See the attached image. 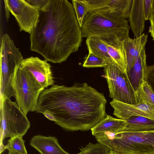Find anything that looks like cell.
Segmentation results:
<instances>
[{
	"label": "cell",
	"mask_w": 154,
	"mask_h": 154,
	"mask_svg": "<svg viewBox=\"0 0 154 154\" xmlns=\"http://www.w3.org/2000/svg\"><path fill=\"white\" fill-rule=\"evenodd\" d=\"M1 153L5 149L3 142L6 138L23 137L30 126L26 115L16 102L7 99L0 103Z\"/></svg>",
	"instance_id": "5b68a950"
},
{
	"label": "cell",
	"mask_w": 154,
	"mask_h": 154,
	"mask_svg": "<svg viewBox=\"0 0 154 154\" xmlns=\"http://www.w3.org/2000/svg\"><path fill=\"white\" fill-rule=\"evenodd\" d=\"M133 0H109L106 9L111 13L120 14L128 18Z\"/></svg>",
	"instance_id": "ac0fdd59"
},
{
	"label": "cell",
	"mask_w": 154,
	"mask_h": 154,
	"mask_svg": "<svg viewBox=\"0 0 154 154\" xmlns=\"http://www.w3.org/2000/svg\"><path fill=\"white\" fill-rule=\"evenodd\" d=\"M19 154V153H17V154Z\"/></svg>",
	"instance_id": "1f68e13d"
},
{
	"label": "cell",
	"mask_w": 154,
	"mask_h": 154,
	"mask_svg": "<svg viewBox=\"0 0 154 154\" xmlns=\"http://www.w3.org/2000/svg\"><path fill=\"white\" fill-rule=\"evenodd\" d=\"M144 0H133L128 19L130 27L134 38L140 37L143 33L145 20L143 8Z\"/></svg>",
	"instance_id": "4fadbf2b"
},
{
	"label": "cell",
	"mask_w": 154,
	"mask_h": 154,
	"mask_svg": "<svg viewBox=\"0 0 154 154\" xmlns=\"http://www.w3.org/2000/svg\"><path fill=\"white\" fill-rule=\"evenodd\" d=\"M137 103L130 104L113 100L110 103L114 109L113 115L126 120L134 116L145 117L154 120V106L138 96Z\"/></svg>",
	"instance_id": "9c48e42d"
},
{
	"label": "cell",
	"mask_w": 154,
	"mask_h": 154,
	"mask_svg": "<svg viewBox=\"0 0 154 154\" xmlns=\"http://www.w3.org/2000/svg\"><path fill=\"white\" fill-rule=\"evenodd\" d=\"M105 43L107 47L109 54L114 63L121 69L127 71L126 61L121 48Z\"/></svg>",
	"instance_id": "d6986e66"
},
{
	"label": "cell",
	"mask_w": 154,
	"mask_h": 154,
	"mask_svg": "<svg viewBox=\"0 0 154 154\" xmlns=\"http://www.w3.org/2000/svg\"><path fill=\"white\" fill-rule=\"evenodd\" d=\"M145 48L137 57L133 65L127 72L128 77L134 90L136 92L145 81L147 65Z\"/></svg>",
	"instance_id": "5bb4252c"
},
{
	"label": "cell",
	"mask_w": 154,
	"mask_h": 154,
	"mask_svg": "<svg viewBox=\"0 0 154 154\" xmlns=\"http://www.w3.org/2000/svg\"><path fill=\"white\" fill-rule=\"evenodd\" d=\"M23 137L18 136L10 138L5 149L15 151L21 154H27Z\"/></svg>",
	"instance_id": "ffe728a7"
},
{
	"label": "cell",
	"mask_w": 154,
	"mask_h": 154,
	"mask_svg": "<svg viewBox=\"0 0 154 154\" xmlns=\"http://www.w3.org/2000/svg\"><path fill=\"white\" fill-rule=\"evenodd\" d=\"M86 44L89 52L101 57L109 64L115 63L109 54L105 42L102 40L97 37H88L86 38Z\"/></svg>",
	"instance_id": "2e32d148"
},
{
	"label": "cell",
	"mask_w": 154,
	"mask_h": 154,
	"mask_svg": "<svg viewBox=\"0 0 154 154\" xmlns=\"http://www.w3.org/2000/svg\"><path fill=\"white\" fill-rule=\"evenodd\" d=\"M45 88L25 69L19 68L14 91L16 102L24 114L35 111L39 96Z\"/></svg>",
	"instance_id": "8992f818"
},
{
	"label": "cell",
	"mask_w": 154,
	"mask_h": 154,
	"mask_svg": "<svg viewBox=\"0 0 154 154\" xmlns=\"http://www.w3.org/2000/svg\"><path fill=\"white\" fill-rule=\"evenodd\" d=\"M136 94L137 96L154 106V93L146 82L144 81L141 87L136 92Z\"/></svg>",
	"instance_id": "603a6c76"
},
{
	"label": "cell",
	"mask_w": 154,
	"mask_h": 154,
	"mask_svg": "<svg viewBox=\"0 0 154 154\" xmlns=\"http://www.w3.org/2000/svg\"><path fill=\"white\" fill-rule=\"evenodd\" d=\"M145 81L147 82L154 93V64L147 66L145 72Z\"/></svg>",
	"instance_id": "484cf974"
},
{
	"label": "cell",
	"mask_w": 154,
	"mask_h": 154,
	"mask_svg": "<svg viewBox=\"0 0 154 154\" xmlns=\"http://www.w3.org/2000/svg\"><path fill=\"white\" fill-rule=\"evenodd\" d=\"M30 35L31 50L54 63L65 61L82 40L72 4L67 0H49Z\"/></svg>",
	"instance_id": "7a4b0ae2"
},
{
	"label": "cell",
	"mask_w": 154,
	"mask_h": 154,
	"mask_svg": "<svg viewBox=\"0 0 154 154\" xmlns=\"http://www.w3.org/2000/svg\"><path fill=\"white\" fill-rule=\"evenodd\" d=\"M149 20L150 23L149 32L150 33L154 41V13Z\"/></svg>",
	"instance_id": "f1b7e54d"
},
{
	"label": "cell",
	"mask_w": 154,
	"mask_h": 154,
	"mask_svg": "<svg viewBox=\"0 0 154 154\" xmlns=\"http://www.w3.org/2000/svg\"><path fill=\"white\" fill-rule=\"evenodd\" d=\"M43 114L49 120L54 121V122H56V119L49 112H44Z\"/></svg>",
	"instance_id": "f546056e"
},
{
	"label": "cell",
	"mask_w": 154,
	"mask_h": 154,
	"mask_svg": "<svg viewBox=\"0 0 154 154\" xmlns=\"http://www.w3.org/2000/svg\"><path fill=\"white\" fill-rule=\"evenodd\" d=\"M147 37V35L143 33L140 37L134 39L129 37L121 42V48L125 60L127 72L133 65L137 57L145 49Z\"/></svg>",
	"instance_id": "8fae6325"
},
{
	"label": "cell",
	"mask_w": 154,
	"mask_h": 154,
	"mask_svg": "<svg viewBox=\"0 0 154 154\" xmlns=\"http://www.w3.org/2000/svg\"><path fill=\"white\" fill-rule=\"evenodd\" d=\"M87 12L106 8L109 0H82Z\"/></svg>",
	"instance_id": "d4e9b609"
},
{
	"label": "cell",
	"mask_w": 154,
	"mask_h": 154,
	"mask_svg": "<svg viewBox=\"0 0 154 154\" xmlns=\"http://www.w3.org/2000/svg\"><path fill=\"white\" fill-rule=\"evenodd\" d=\"M94 136L98 142L120 154H154V130H124L116 133L101 134Z\"/></svg>",
	"instance_id": "277c9868"
},
{
	"label": "cell",
	"mask_w": 154,
	"mask_h": 154,
	"mask_svg": "<svg viewBox=\"0 0 154 154\" xmlns=\"http://www.w3.org/2000/svg\"><path fill=\"white\" fill-rule=\"evenodd\" d=\"M20 66L25 69L44 88L54 85V81L50 64L46 60L31 57L23 59Z\"/></svg>",
	"instance_id": "30bf717a"
},
{
	"label": "cell",
	"mask_w": 154,
	"mask_h": 154,
	"mask_svg": "<svg viewBox=\"0 0 154 154\" xmlns=\"http://www.w3.org/2000/svg\"><path fill=\"white\" fill-rule=\"evenodd\" d=\"M72 2L79 24L81 28L85 16L88 12L86 7L82 0H72Z\"/></svg>",
	"instance_id": "cb8c5ba5"
},
{
	"label": "cell",
	"mask_w": 154,
	"mask_h": 154,
	"mask_svg": "<svg viewBox=\"0 0 154 154\" xmlns=\"http://www.w3.org/2000/svg\"><path fill=\"white\" fill-rule=\"evenodd\" d=\"M143 8L145 20H149L154 13V0H144Z\"/></svg>",
	"instance_id": "4316f807"
},
{
	"label": "cell",
	"mask_w": 154,
	"mask_h": 154,
	"mask_svg": "<svg viewBox=\"0 0 154 154\" xmlns=\"http://www.w3.org/2000/svg\"><path fill=\"white\" fill-rule=\"evenodd\" d=\"M104 68L109 97L113 100L126 103L136 104V91L131 84L127 72L114 63H109Z\"/></svg>",
	"instance_id": "52a82bcc"
},
{
	"label": "cell",
	"mask_w": 154,
	"mask_h": 154,
	"mask_svg": "<svg viewBox=\"0 0 154 154\" xmlns=\"http://www.w3.org/2000/svg\"><path fill=\"white\" fill-rule=\"evenodd\" d=\"M26 2L38 8L39 11L47 6L49 0H25Z\"/></svg>",
	"instance_id": "83f0119b"
},
{
	"label": "cell",
	"mask_w": 154,
	"mask_h": 154,
	"mask_svg": "<svg viewBox=\"0 0 154 154\" xmlns=\"http://www.w3.org/2000/svg\"><path fill=\"white\" fill-rule=\"evenodd\" d=\"M107 102L103 94L86 83L54 84L41 93L35 112H49L67 131H87L106 117Z\"/></svg>",
	"instance_id": "6da1fadb"
},
{
	"label": "cell",
	"mask_w": 154,
	"mask_h": 154,
	"mask_svg": "<svg viewBox=\"0 0 154 154\" xmlns=\"http://www.w3.org/2000/svg\"><path fill=\"white\" fill-rule=\"evenodd\" d=\"M30 143L41 154H69L61 146L55 137L35 135Z\"/></svg>",
	"instance_id": "7c38bea8"
},
{
	"label": "cell",
	"mask_w": 154,
	"mask_h": 154,
	"mask_svg": "<svg viewBox=\"0 0 154 154\" xmlns=\"http://www.w3.org/2000/svg\"><path fill=\"white\" fill-rule=\"evenodd\" d=\"M5 8L15 17L20 31L31 33L38 22L39 10L25 0H4Z\"/></svg>",
	"instance_id": "ba28073f"
},
{
	"label": "cell",
	"mask_w": 154,
	"mask_h": 154,
	"mask_svg": "<svg viewBox=\"0 0 154 154\" xmlns=\"http://www.w3.org/2000/svg\"><path fill=\"white\" fill-rule=\"evenodd\" d=\"M108 154H120L119 153L110 149Z\"/></svg>",
	"instance_id": "4dcf8cb0"
},
{
	"label": "cell",
	"mask_w": 154,
	"mask_h": 154,
	"mask_svg": "<svg viewBox=\"0 0 154 154\" xmlns=\"http://www.w3.org/2000/svg\"><path fill=\"white\" fill-rule=\"evenodd\" d=\"M122 15L110 12L106 8L88 12L81 28L82 37L98 38L120 48L121 42L129 37L130 26Z\"/></svg>",
	"instance_id": "3957f363"
},
{
	"label": "cell",
	"mask_w": 154,
	"mask_h": 154,
	"mask_svg": "<svg viewBox=\"0 0 154 154\" xmlns=\"http://www.w3.org/2000/svg\"><path fill=\"white\" fill-rule=\"evenodd\" d=\"M127 125L125 120L107 115L91 130L94 136L101 134H115L124 130Z\"/></svg>",
	"instance_id": "9a60e30c"
},
{
	"label": "cell",
	"mask_w": 154,
	"mask_h": 154,
	"mask_svg": "<svg viewBox=\"0 0 154 154\" xmlns=\"http://www.w3.org/2000/svg\"><path fill=\"white\" fill-rule=\"evenodd\" d=\"M127 125L124 130L131 131H145L154 130V120L141 116L131 117L126 120Z\"/></svg>",
	"instance_id": "e0dca14e"
},
{
	"label": "cell",
	"mask_w": 154,
	"mask_h": 154,
	"mask_svg": "<svg viewBox=\"0 0 154 154\" xmlns=\"http://www.w3.org/2000/svg\"><path fill=\"white\" fill-rule=\"evenodd\" d=\"M109 63L101 57L92 52H89L88 56L85 60L82 66L86 68L104 67Z\"/></svg>",
	"instance_id": "7402d4cb"
},
{
	"label": "cell",
	"mask_w": 154,
	"mask_h": 154,
	"mask_svg": "<svg viewBox=\"0 0 154 154\" xmlns=\"http://www.w3.org/2000/svg\"><path fill=\"white\" fill-rule=\"evenodd\" d=\"M110 149L101 143H89L77 154H108Z\"/></svg>",
	"instance_id": "44dd1931"
}]
</instances>
